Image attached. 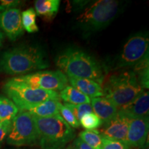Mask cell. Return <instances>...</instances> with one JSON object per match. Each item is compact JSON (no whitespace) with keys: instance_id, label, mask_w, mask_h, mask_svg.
Returning <instances> with one entry per match:
<instances>
[{"instance_id":"1","label":"cell","mask_w":149,"mask_h":149,"mask_svg":"<svg viewBox=\"0 0 149 149\" xmlns=\"http://www.w3.org/2000/svg\"><path fill=\"white\" fill-rule=\"evenodd\" d=\"M55 64L67 77L88 79L103 84L105 79L102 64L88 53L75 48H68L55 58Z\"/></svg>"},{"instance_id":"2","label":"cell","mask_w":149,"mask_h":149,"mask_svg":"<svg viewBox=\"0 0 149 149\" xmlns=\"http://www.w3.org/2000/svg\"><path fill=\"white\" fill-rule=\"evenodd\" d=\"M49 62L42 49L33 46H20L5 51L0 58V72L10 75H24L45 69Z\"/></svg>"},{"instance_id":"3","label":"cell","mask_w":149,"mask_h":149,"mask_svg":"<svg viewBox=\"0 0 149 149\" xmlns=\"http://www.w3.org/2000/svg\"><path fill=\"white\" fill-rule=\"evenodd\" d=\"M120 2L115 0H97L84 4L76 18L79 29L84 33L104 29L118 15Z\"/></svg>"},{"instance_id":"4","label":"cell","mask_w":149,"mask_h":149,"mask_svg":"<svg viewBox=\"0 0 149 149\" xmlns=\"http://www.w3.org/2000/svg\"><path fill=\"white\" fill-rule=\"evenodd\" d=\"M33 117L42 149H64L75 136L72 128L59 114L49 117Z\"/></svg>"},{"instance_id":"5","label":"cell","mask_w":149,"mask_h":149,"mask_svg":"<svg viewBox=\"0 0 149 149\" xmlns=\"http://www.w3.org/2000/svg\"><path fill=\"white\" fill-rule=\"evenodd\" d=\"M144 90L132 70L112 74L103 88L104 97L118 110L131 102Z\"/></svg>"},{"instance_id":"6","label":"cell","mask_w":149,"mask_h":149,"mask_svg":"<svg viewBox=\"0 0 149 149\" xmlns=\"http://www.w3.org/2000/svg\"><path fill=\"white\" fill-rule=\"evenodd\" d=\"M3 91L8 97V98L12 100L17 107L19 111H23L26 107L46 100L60 102L59 95L57 92L34 88L16 81L13 78L8 79L4 84Z\"/></svg>"},{"instance_id":"7","label":"cell","mask_w":149,"mask_h":149,"mask_svg":"<svg viewBox=\"0 0 149 149\" xmlns=\"http://www.w3.org/2000/svg\"><path fill=\"white\" fill-rule=\"evenodd\" d=\"M39 140V134L33 115L27 111H19L12 120L6 141L16 146L34 144Z\"/></svg>"},{"instance_id":"8","label":"cell","mask_w":149,"mask_h":149,"mask_svg":"<svg viewBox=\"0 0 149 149\" xmlns=\"http://www.w3.org/2000/svg\"><path fill=\"white\" fill-rule=\"evenodd\" d=\"M148 33L139 32L129 37L123 46L115 68H133L148 53Z\"/></svg>"},{"instance_id":"9","label":"cell","mask_w":149,"mask_h":149,"mask_svg":"<svg viewBox=\"0 0 149 149\" xmlns=\"http://www.w3.org/2000/svg\"><path fill=\"white\" fill-rule=\"evenodd\" d=\"M30 86L46 91H61L68 86V80L61 70H41L13 77Z\"/></svg>"},{"instance_id":"10","label":"cell","mask_w":149,"mask_h":149,"mask_svg":"<svg viewBox=\"0 0 149 149\" xmlns=\"http://www.w3.org/2000/svg\"><path fill=\"white\" fill-rule=\"evenodd\" d=\"M130 119L118 111L117 114L108 122L104 123L99 133L103 138H108L126 142Z\"/></svg>"},{"instance_id":"11","label":"cell","mask_w":149,"mask_h":149,"mask_svg":"<svg viewBox=\"0 0 149 149\" xmlns=\"http://www.w3.org/2000/svg\"><path fill=\"white\" fill-rule=\"evenodd\" d=\"M148 128V117L130 119L125 142L128 148H139L146 144Z\"/></svg>"},{"instance_id":"12","label":"cell","mask_w":149,"mask_h":149,"mask_svg":"<svg viewBox=\"0 0 149 149\" xmlns=\"http://www.w3.org/2000/svg\"><path fill=\"white\" fill-rule=\"evenodd\" d=\"M21 13L16 8L0 13V30L12 41L16 40L24 33Z\"/></svg>"},{"instance_id":"13","label":"cell","mask_w":149,"mask_h":149,"mask_svg":"<svg viewBox=\"0 0 149 149\" xmlns=\"http://www.w3.org/2000/svg\"><path fill=\"white\" fill-rule=\"evenodd\" d=\"M129 119L148 117L149 93L144 90L131 102L119 110Z\"/></svg>"},{"instance_id":"14","label":"cell","mask_w":149,"mask_h":149,"mask_svg":"<svg viewBox=\"0 0 149 149\" xmlns=\"http://www.w3.org/2000/svg\"><path fill=\"white\" fill-rule=\"evenodd\" d=\"M93 112L100 117L104 123L108 122L117 114L119 110L104 97L91 98Z\"/></svg>"},{"instance_id":"15","label":"cell","mask_w":149,"mask_h":149,"mask_svg":"<svg viewBox=\"0 0 149 149\" xmlns=\"http://www.w3.org/2000/svg\"><path fill=\"white\" fill-rule=\"evenodd\" d=\"M68 80L71 86L77 89L88 97L94 98L104 96L102 86L93 80L77 77H68Z\"/></svg>"},{"instance_id":"16","label":"cell","mask_w":149,"mask_h":149,"mask_svg":"<svg viewBox=\"0 0 149 149\" xmlns=\"http://www.w3.org/2000/svg\"><path fill=\"white\" fill-rule=\"evenodd\" d=\"M59 102L57 100H46L41 103L29 106L24 109L23 111H27L37 117H49L59 115Z\"/></svg>"},{"instance_id":"17","label":"cell","mask_w":149,"mask_h":149,"mask_svg":"<svg viewBox=\"0 0 149 149\" xmlns=\"http://www.w3.org/2000/svg\"><path fill=\"white\" fill-rule=\"evenodd\" d=\"M60 2L59 0H37L34 10L38 16L50 19L57 15Z\"/></svg>"},{"instance_id":"18","label":"cell","mask_w":149,"mask_h":149,"mask_svg":"<svg viewBox=\"0 0 149 149\" xmlns=\"http://www.w3.org/2000/svg\"><path fill=\"white\" fill-rule=\"evenodd\" d=\"M59 95L60 99H62L66 104H91L90 97L69 85L62 89Z\"/></svg>"},{"instance_id":"19","label":"cell","mask_w":149,"mask_h":149,"mask_svg":"<svg viewBox=\"0 0 149 149\" xmlns=\"http://www.w3.org/2000/svg\"><path fill=\"white\" fill-rule=\"evenodd\" d=\"M149 59L148 53L133 67L132 70L135 72L137 81L141 88L148 90L149 88Z\"/></svg>"},{"instance_id":"20","label":"cell","mask_w":149,"mask_h":149,"mask_svg":"<svg viewBox=\"0 0 149 149\" xmlns=\"http://www.w3.org/2000/svg\"><path fill=\"white\" fill-rule=\"evenodd\" d=\"M19 111L17 107L12 100L5 96L0 95V122L12 121Z\"/></svg>"},{"instance_id":"21","label":"cell","mask_w":149,"mask_h":149,"mask_svg":"<svg viewBox=\"0 0 149 149\" xmlns=\"http://www.w3.org/2000/svg\"><path fill=\"white\" fill-rule=\"evenodd\" d=\"M79 137L93 149H102V137L97 130H83Z\"/></svg>"},{"instance_id":"22","label":"cell","mask_w":149,"mask_h":149,"mask_svg":"<svg viewBox=\"0 0 149 149\" xmlns=\"http://www.w3.org/2000/svg\"><path fill=\"white\" fill-rule=\"evenodd\" d=\"M36 13L32 8L24 10L21 13L22 27L28 33H36L39 28L36 23Z\"/></svg>"},{"instance_id":"23","label":"cell","mask_w":149,"mask_h":149,"mask_svg":"<svg viewBox=\"0 0 149 149\" xmlns=\"http://www.w3.org/2000/svg\"><path fill=\"white\" fill-rule=\"evenodd\" d=\"M80 125L85 128L86 130H94L101 127L103 122L94 113H89L84 115L79 121Z\"/></svg>"},{"instance_id":"24","label":"cell","mask_w":149,"mask_h":149,"mask_svg":"<svg viewBox=\"0 0 149 149\" xmlns=\"http://www.w3.org/2000/svg\"><path fill=\"white\" fill-rule=\"evenodd\" d=\"M64 105L71 111L79 122L84 115L89 113H93L91 104H70L65 103Z\"/></svg>"},{"instance_id":"25","label":"cell","mask_w":149,"mask_h":149,"mask_svg":"<svg viewBox=\"0 0 149 149\" xmlns=\"http://www.w3.org/2000/svg\"><path fill=\"white\" fill-rule=\"evenodd\" d=\"M58 107L59 115L66 121L67 124L72 128H79L80 126V123L77 120V118L73 115V113H72L70 109H68L66 107H65L64 104H61V102H59Z\"/></svg>"},{"instance_id":"26","label":"cell","mask_w":149,"mask_h":149,"mask_svg":"<svg viewBox=\"0 0 149 149\" xmlns=\"http://www.w3.org/2000/svg\"><path fill=\"white\" fill-rule=\"evenodd\" d=\"M102 149H128L125 143L102 137Z\"/></svg>"},{"instance_id":"27","label":"cell","mask_w":149,"mask_h":149,"mask_svg":"<svg viewBox=\"0 0 149 149\" xmlns=\"http://www.w3.org/2000/svg\"><path fill=\"white\" fill-rule=\"evenodd\" d=\"M12 121H3L0 122V145L6 138L11 128Z\"/></svg>"},{"instance_id":"28","label":"cell","mask_w":149,"mask_h":149,"mask_svg":"<svg viewBox=\"0 0 149 149\" xmlns=\"http://www.w3.org/2000/svg\"><path fill=\"white\" fill-rule=\"evenodd\" d=\"M20 2L18 0H0V13L10 8H15Z\"/></svg>"},{"instance_id":"29","label":"cell","mask_w":149,"mask_h":149,"mask_svg":"<svg viewBox=\"0 0 149 149\" xmlns=\"http://www.w3.org/2000/svg\"><path fill=\"white\" fill-rule=\"evenodd\" d=\"M70 146L73 149H93L79 137H77L74 139Z\"/></svg>"},{"instance_id":"30","label":"cell","mask_w":149,"mask_h":149,"mask_svg":"<svg viewBox=\"0 0 149 149\" xmlns=\"http://www.w3.org/2000/svg\"><path fill=\"white\" fill-rule=\"evenodd\" d=\"M3 40H4V34H3V33L0 30V48H1V46H2Z\"/></svg>"},{"instance_id":"31","label":"cell","mask_w":149,"mask_h":149,"mask_svg":"<svg viewBox=\"0 0 149 149\" xmlns=\"http://www.w3.org/2000/svg\"><path fill=\"white\" fill-rule=\"evenodd\" d=\"M136 149H149V148H148V142L147 141V142L146 143V144L144 145V146H141V147H139V148H136Z\"/></svg>"},{"instance_id":"32","label":"cell","mask_w":149,"mask_h":149,"mask_svg":"<svg viewBox=\"0 0 149 149\" xmlns=\"http://www.w3.org/2000/svg\"><path fill=\"white\" fill-rule=\"evenodd\" d=\"M65 149H73V148H72L71 146H68V148H65Z\"/></svg>"}]
</instances>
